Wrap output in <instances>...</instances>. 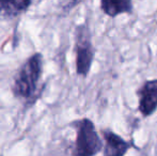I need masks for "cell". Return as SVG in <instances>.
I'll return each mask as SVG.
<instances>
[{
	"label": "cell",
	"mask_w": 157,
	"mask_h": 156,
	"mask_svg": "<svg viewBox=\"0 0 157 156\" xmlns=\"http://www.w3.org/2000/svg\"><path fill=\"white\" fill-rule=\"evenodd\" d=\"M99 9L109 18L134 13V0H99Z\"/></svg>",
	"instance_id": "8992f818"
},
{
	"label": "cell",
	"mask_w": 157,
	"mask_h": 156,
	"mask_svg": "<svg viewBox=\"0 0 157 156\" xmlns=\"http://www.w3.org/2000/svg\"><path fill=\"white\" fill-rule=\"evenodd\" d=\"M75 69L76 74L80 77L87 78L93 67L95 50L92 41V31L87 23L79 24L75 28Z\"/></svg>",
	"instance_id": "7a4b0ae2"
},
{
	"label": "cell",
	"mask_w": 157,
	"mask_h": 156,
	"mask_svg": "<svg viewBox=\"0 0 157 156\" xmlns=\"http://www.w3.org/2000/svg\"><path fill=\"white\" fill-rule=\"evenodd\" d=\"M32 0H0V15L9 18L17 17L30 8Z\"/></svg>",
	"instance_id": "52a82bcc"
},
{
	"label": "cell",
	"mask_w": 157,
	"mask_h": 156,
	"mask_svg": "<svg viewBox=\"0 0 157 156\" xmlns=\"http://www.w3.org/2000/svg\"><path fill=\"white\" fill-rule=\"evenodd\" d=\"M138 110L143 118H149L157 111V78L144 80L136 90Z\"/></svg>",
	"instance_id": "277c9868"
},
{
	"label": "cell",
	"mask_w": 157,
	"mask_h": 156,
	"mask_svg": "<svg viewBox=\"0 0 157 156\" xmlns=\"http://www.w3.org/2000/svg\"><path fill=\"white\" fill-rule=\"evenodd\" d=\"M104 156H125L132 143L109 128L101 131Z\"/></svg>",
	"instance_id": "5b68a950"
},
{
	"label": "cell",
	"mask_w": 157,
	"mask_h": 156,
	"mask_svg": "<svg viewBox=\"0 0 157 156\" xmlns=\"http://www.w3.org/2000/svg\"><path fill=\"white\" fill-rule=\"evenodd\" d=\"M76 140L73 156H96L103 150V140L99 137L93 121L82 118L74 122Z\"/></svg>",
	"instance_id": "3957f363"
},
{
	"label": "cell",
	"mask_w": 157,
	"mask_h": 156,
	"mask_svg": "<svg viewBox=\"0 0 157 156\" xmlns=\"http://www.w3.org/2000/svg\"><path fill=\"white\" fill-rule=\"evenodd\" d=\"M43 73V56L40 52L32 55L18 70L12 83L15 97L26 105H32L40 94V81Z\"/></svg>",
	"instance_id": "6da1fadb"
},
{
	"label": "cell",
	"mask_w": 157,
	"mask_h": 156,
	"mask_svg": "<svg viewBox=\"0 0 157 156\" xmlns=\"http://www.w3.org/2000/svg\"><path fill=\"white\" fill-rule=\"evenodd\" d=\"M81 1H82V0H65V2H64V4H63V10L71 11L73 8H75L77 4L80 3Z\"/></svg>",
	"instance_id": "ba28073f"
}]
</instances>
